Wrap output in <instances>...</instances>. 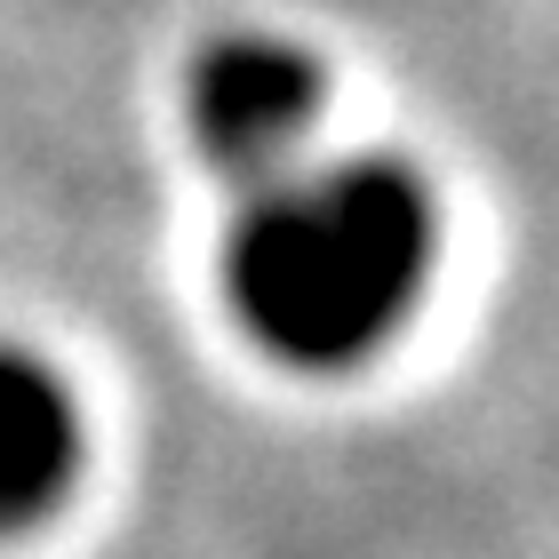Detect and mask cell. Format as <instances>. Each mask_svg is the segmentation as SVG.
<instances>
[{
  "mask_svg": "<svg viewBox=\"0 0 559 559\" xmlns=\"http://www.w3.org/2000/svg\"><path fill=\"white\" fill-rule=\"evenodd\" d=\"M431 192L408 160L344 152L248 185L224 233V304L280 368H352L431 280Z\"/></svg>",
  "mask_w": 559,
  "mask_h": 559,
  "instance_id": "1",
  "label": "cell"
},
{
  "mask_svg": "<svg viewBox=\"0 0 559 559\" xmlns=\"http://www.w3.org/2000/svg\"><path fill=\"white\" fill-rule=\"evenodd\" d=\"M328 105V72L304 40L288 33H216L185 64V129L200 144V160L264 185V176L296 168L304 144L320 129Z\"/></svg>",
  "mask_w": 559,
  "mask_h": 559,
  "instance_id": "2",
  "label": "cell"
},
{
  "mask_svg": "<svg viewBox=\"0 0 559 559\" xmlns=\"http://www.w3.org/2000/svg\"><path fill=\"white\" fill-rule=\"evenodd\" d=\"M81 472V408L64 376L24 344H0V536L57 512Z\"/></svg>",
  "mask_w": 559,
  "mask_h": 559,
  "instance_id": "3",
  "label": "cell"
}]
</instances>
